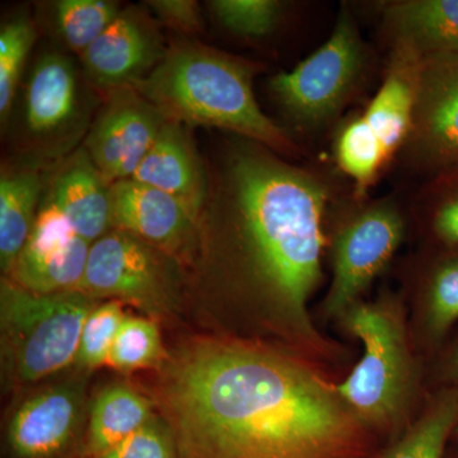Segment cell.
<instances>
[{
	"mask_svg": "<svg viewBox=\"0 0 458 458\" xmlns=\"http://www.w3.org/2000/svg\"><path fill=\"white\" fill-rule=\"evenodd\" d=\"M152 399L180 458H360L361 421L288 355L190 337L157 369Z\"/></svg>",
	"mask_w": 458,
	"mask_h": 458,
	"instance_id": "obj_1",
	"label": "cell"
},
{
	"mask_svg": "<svg viewBox=\"0 0 458 458\" xmlns=\"http://www.w3.org/2000/svg\"><path fill=\"white\" fill-rule=\"evenodd\" d=\"M324 176L256 141L225 148L199 221L198 286L245 292L298 333L311 335L307 302L321 280Z\"/></svg>",
	"mask_w": 458,
	"mask_h": 458,
	"instance_id": "obj_2",
	"label": "cell"
},
{
	"mask_svg": "<svg viewBox=\"0 0 458 458\" xmlns=\"http://www.w3.org/2000/svg\"><path fill=\"white\" fill-rule=\"evenodd\" d=\"M256 65L200 42L168 47L158 66L134 87L165 119L233 132L278 155H293L291 137L262 113L254 93Z\"/></svg>",
	"mask_w": 458,
	"mask_h": 458,
	"instance_id": "obj_3",
	"label": "cell"
},
{
	"mask_svg": "<svg viewBox=\"0 0 458 458\" xmlns=\"http://www.w3.org/2000/svg\"><path fill=\"white\" fill-rule=\"evenodd\" d=\"M101 301L81 291L42 294L0 283V367L16 394L74 369L84 322Z\"/></svg>",
	"mask_w": 458,
	"mask_h": 458,
	"instance_id": "obj_4",
	"label": "cell"
},
{
	"mask_svg": "<svg viewBox=\"0 0 458 458\" xmlns=\"http://www.w3.org/2000/svg\"><path fill=\"white\" fill-rule=\"evenodd\" d=\"M344 322L361 340L364 355L335 393L361 423L386 426L400 417L411 387L403 325L393 302L355 303Z\"/></svg>",
	"mask_w": 458,
	"mask_h": 458,
	"instance_id": "obj_5",
	"label": "cell"
},
{
	"mask_svg": "<svg viewBox=\"0 0 458 458\" xmlns=\"http://www.w3.org/2000/svg\"><path fill=\"white\" fill-rule=\"evenodd\" d=\"M185 269L161 250L113 228L90 246L77 291L95 300L131 304L158 322L179 311L188 284Z\"/></svg>",
	"mask_w": 458,
	"mask_h": 458,
	"instance_id": "obj_6",
	"label": "cell"
},
{
	"mask_svg": "<svg viewBox=\"0 0 458 458\" xmlns=\"http://www.w3.org/2000/svg\"><path fill=\"white\" fill-rule=\"evenodd\" d=\"M369 49L348 5L337 14L330 38L293 71L276 74L270 89L286 114L303 128L336 116L363 81Z\"/></svg>",
	"mask_w": 458,
	"mask_h": 458,
	"instance_id": "obj_7",
	"label": "cell"
},
{
	"mask_svg": "<svg viewBox=\"0 0 458 458\" xmlns=\"http://www.w3.org/2000/svg\"><path fill=\"white\" fill-rule=\"evenodd\" d=\"M89 377L73 369L18 394L2 458H86Z\"/></svg>",
	"mask_w": 458,
	"mask_h": 458,
	"instance_id": "obj_8",
	"label": "cell"
},
{
	"mask_svg": "<svg viewBox=\"0 0 458 458\" xmlns=\"http://www.w3.org/2000/svg\"><path fill=\"white\" fill-rule=\"evenodd\" d=\"M355 200L358 204L333 240L334 279L327 298V312L333 315H344L357 303L361 292L393 259L405 232V222L393 199L373 203Z\"/></svg>",
	"mask_w": 458,
	"mask_h": 458,
	"instance_id": "obj_9",
	"label": "cell"
},
{
	"mask_svg": "<svg viewBox=\"0 0 458 458\" xmlns=\"http://www.w3.org/2000/svg\"><path fill=\"white\" fill-rule=\"evenodd\" d=\"M401 150L424 174L458 164V55L419 63L411 128Z\"/></svg>",
	"mask_w": 458,
	"mask_h": 458,
	"instance_id": "obj_10",
	"label": "cell"
},
{
	"mask_svg": "<svg viewBox=\"0 0 458 458\" xmlns=\"http://www.w3.org/2000/svg\"><path fill=\"white\" fill-rule=\"evenodd\" d=\"M167 119L134 89L107 95L84 149L108 183L131 179Z\"/></svg>",
	"mask_w": 458,
	"mask_h": 458,
	"instance_id": "obj_11",
	"label": "cell"
},
{
	"mask_svg": "<svg viewBox=\"0 0 458 458\" xmlns=\"http://www.w3.org/2000/svg\"><path fill=\"white\" fill-rule=\"evenodd\" d=\"M90 246L50 198H42L31 234L8 279L35 293L77 291Z\"/></svg>",
	"mask_w": 458,
	"mask_h": 458,
	"instance_id": "obj_12",
	"label": "cell"
},
{
	"mask_svg": "<svg viewBox=\"0 0 458 458\" xmlns=\"http://www.w3.org/2000/svg\"><path fill=\"white\" fill-rule=\"evenodd\" d=\"M113 227L194 267L199 222L181 201L161 190L128 179L111 185Z\"/></svg>",
	"mask_w": 458,
	"mask_h": 458,
	"instance_id": "obj_13",
	"label": "cell"
},
{
	"mask_svg": "<svg viewBox=\"0 0 458 458\" xmlns=\"http://www.w3.org/2000/svg\"><path fill=\"white\" fill-rule=\"evenodd\" d=\"M155 21L141 9H122L106 31L82 54L87 80L105 93L134 89L158 66L165 53Z\"/></svg>",
	"mask_w": 458,
	"mask_h": 458,
	"instance_id": "obj_14",
	"label": "cell"
},
{
	"mask_svg": "<svg viewBox=\"0 0 458 458\" xmlns=\"http://www.w3.org/2000/svg\"><path fill=\"white\" fill-rule=\"evenodd\" d=\"M80 87L77 71L68 57L60 54L41 56L27 83V131L47 144L77 128L82 108Z\"/></svg>",
	"mask_w": 458,
	"mask_h": 458,
	"instance_id": "obj_15",
	"label": "cell"
},
{
	"mask_svg": "<svg viewBox=\"0 0 458 458\" xmlns=\"http://www.w3.org/2000/svg\"><path fill=\"white\" fill-rule=\"evenodd\" d=\"M186 128L167 120L131 179L177 199L199 222L208 197V174Z\"/></svg>",
	"mask_w": 458,
	"mask_h": 458,
	"instance_id": "obj_16",
	"label": "cell"
},
{
	"mask_svg": "<svg viewBox=\"0 0 458 458\" xmlns=\"http://www.w3.org/2000/svg\"><path fill=\"white\" fill-rule=\"evenodd\" d=\"M382 26L391 51H403L419 60L458 55V0L386 3Z\"/></svg>",
	"mask_w": 458,
	"mask_h": 458,
	"instance_id": "obj_17",
	"label": "cell"
},
{
	"mask_svg": "<svg viewBox=\"0 0 458 458\" xmlns=\"http://www.w3.org/2000/svg\"><path fill=\"white\" fill-rule=\"evenodd\" d=\"M47 195L89 243L114 228L111 183L84 148L60 168Z\"/></svg>",
	"mask_w": 458,
	"mask_h": 458,
	"instance_id": "obj_18",
	"label": "cell"
},
{
	"mask_svg": "<svg viewBox=\"0 0 458 458\" xmlns=\"http://www.w3.org/2000/svg\"><path fill=\"white\" fill-rule=\"evenodd\" d=\"M420 62L403 51H391L384 83L363 113L384 148L387 162L403 149L408 140Z\"/></svg>",
	"mask_w": 458,
	"mask_h": 458,
	"instance_id": "obj_19",
	"label": "cell"
},
{
	"mask_svg": "<svg viewBox=\"0 0 458 458\" xmlns=\"http://www.w3.org/2000/svg\"><path fill=\"white\" fill-rule=\"evenodd\" d=\"M157 411L152 397L114 382L90 399L86 458H98L149 423Z\"/></svg>",
	"mask_w": 458,
	"mask_h": 458,
	"instance_id": "obj_20",
	"label": "cell"
},
{
	"mask_svg": "<svg viewBox=\"0 0 458 458\" xmlns=\"http://www.w3.org/2000/svg\"><path fill=\"white\" fill-rule=\"evenodd\" d=\"M44 181L32 168L2 170L0 177V269L5 276L31 234Z\"/></svg>",
	"mask_w": 458,
	"mask_h": 458,
	"instance_id": "obj_21",
	"label": "cell"
},
{
	"mask_svg": "<svg viewBox=\"0 0 458 458\" xmlns=\"http://www.w3.org/2000/svg\"><path fill=\"white\" fill-rule=\"evenodd\" d=\"M335 159L340 170L354 181V198H366L387 158L378 138L363 114L344 123L335 141Z\"/></svg>",
	"mask_w": 458,
	"mask_h": 458,
	"instance_id": "obj_22",
	"label": "cell"
},
{
	"mask_svg": "<svg viewBox=\"0 0 458 458\" xmlns=\"http://www.w3.org/2000/svg\"><path fill=\"white\" fill-rule=\"evenodd\" d=\"M167 355L155 319L126 315L114 339L107 366L123 373L157 370L161 369Z\"/></svg>",
	"mask_w": 458,
	"mask_h": 458,
	"instance_id": "obj_23",
	"label": "cell"
},
{
	"mask_svg": "<svg viewBox=\"0 0 458 458\" xmlns=\"http://www.w3.org/2000/svg\"><path fill=\"white\" fill-rule=\"evenodd\" d=\"M57 32L81 55L119 16V3L108 0H60L55 5Z\"/></svg>",
	"mask_w": 458,
	"mask_h": 458,
	"instance_id": "obj_24",
	"label": "cell"
},
{
	"mask_svg": "<svg viewBox=\"0 0 458 458\" xmlns=\"http://www.w3.org/2000/svg\"><path fill=\"white\" fill-rule=\"evenodd\" d=\"M458 419V391L443 394L384 458H442Z\"/></svg>",
	"mask_w": 458,
	"mask_h": 458,
	"instance_id": "obj_25",
	"label": "cell"
},
{
	"mask_svg": "<svg viewBox=\"0 0 458 458\" xmlns=\"http://www.w3.org/2000/svg\"><path fill=\"white\" fill-rule=\"evenodd\" d=\"M417 200L433 237L458 247V164L432 174Z\"/></svg>",
	"mask_w": 458,
	"mask_h": 458,
	"instance_id": "obj_26",
	"label": "cell"
},
{
	"mask_svg": "<svg viewBox=\"0 0 458 458\" xmlns=\"http://www.w3.org/2000/svg\"><path fill=\"white\" fill-rule=\"evenodd\" d=\"M36 40L35 25L27 14L12 18L0 31V119L7 123L23 66Z\"/></svg>",
	"mask_w": 458,
	"mask_h": 458,
	"instance_id": "obj_27",
	"label": "cell"
},
{
	"mask_svg": "<svg viewBox=\"0 0 458 458\" xmlns=\"http://www.w3.org/2000/svg\"><path fill=\"white\" fill-rule=\"evenodd\" d=\"M126 318L123 304L117 301H101L89 313L81 335L74 369L92 375L107 366L119 328Z\"/></svg>",
	"mask_w": 458,
	"mask_h": 458,
	"instance_id": "obj_28",
	"label": "cell"
},
{
	"mask_svg": "<svg viewBox=\"0 0 458 458\" xmlns=\"http://www.w3.org/2000/svg\"><path fill=\"white\" fill-rule=\"evenodd\" d=\"M208 5L223 27L246 38L269 35L279 26L288 7L278 0H214Z\"/></svg>",
	"mask_w": 458,
	"mask_h": 458,
	"instance_id": "obj_29",
	"label": "cell"
},
{
	"mask_svg": "<svg viewBox=\"0 0 458 458\" xmlns=\"http://www.w3.org/2000/svg\"><path fill=\"white\" fill-rule=\"evenodd\" d=\"M428 276V324L436 335L458 319V247H447Z\"/></svg>",
	"mask_w": 458,
	"mask_h": 458,
	"instance_id": "obj_30",
	"label": "cell"
},
{
	"mask_svg": "<svg viewBox=\"0 0 458 458\" xmlns=\"http://www.w3.org/2000/svg\"><path fill=\"white\" fill-rule=\"evenodd\" d=\"M98 458H180L170 426L157 414L149 423Z\"/></svg>",
	"mask_w": 458,
	"mask_h": 458,
	"instance_id": "obj_31",
	"label": "cell"
},
{
	"mask_svg": "<svg viewBox=\"0 0 458 458\" xmlns=\"http://www.w3.org/2000/svg\"><path fill=\"white\" fill-rule=\"evenodd\" d=\"M147 4L162 23L174 31L195 35L203 30L200 7L194 0H153Z\"/></svg>",
	"mask_w": 458,
	"mask_h": 458,
	"instance_id": "obj_32",
	"label": "cell"
},
{
	"mask_svg": "<svg viewBox=\"0 0 458 458\" xmlns=\"http://www.w3.org/2000/svg\"><path fill=\"white\" fill-rule=\"evenodd\" d=\"M451 376L458 384V346L451 360Z\"/></svg>",
	"mask_w": 458,
	"mask_h": 458,
	"instance_id": "obj_33",
	"label": "cell"
}]
</instances>
